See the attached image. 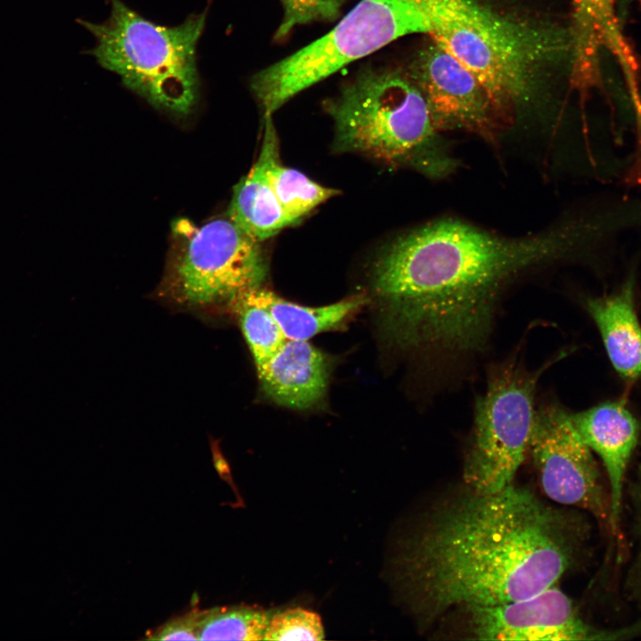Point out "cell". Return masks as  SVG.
Here are the masks:
<instances>
[{"label":"cell","instance_id":"13","mask_svg":"<svg viewBox=\"0 0 641 641\" xmlns=\"http://www.w3.org/2000/svg\"><path fill=\"white\" fill-rule=\"evenodd\" d=\"M256 371L264 394L283 407L306 410L327 394L328 357L305 340L286 339Z\"/></svg>","mask_w":641,"mask_h":641},{"label":"cell","instance_id":"1","mask_svg":"<svg viewBox=\"0 0 641 641\" xmlns=\"http://www.w3.org/2000/svg\"><path fill=\"white\" fill-rule=\"evenodd\" d=\"M599 212L542 231L507 237L457 218L421 224L393 239L371 267L384 329L398 346L434 355L478 352L487 343L501 292L535 267L608 243Z\"/></svg>","mask_w":641,"mask_h":641},{"label":"cell","instance_id":"7","mask_svg":"<svg viewBox=\"0 0 641 641\" xmlns=\"http://www.w3.org/2000/svg\"><path fill=\"white\" fill-rule=\"evenodd\" d=\"M172 232L173 251L160 290L164 297L187 306L232 304L266 280L269 264L262 242L228 217L200 226L178 219Z\"/></svg>","mask_w":641,"mask_h":641},{"label":"cell","instance_id":"14","mask_svg":"<svg viewBox=\"0 0 641 641\" xmlns=\"http://www.w3.org/2000/svg\"><path fill=\"white\" fill-rule=\"evenodd\" d=\"M280 156L272 115H264L259 154L249 172L234 186L227 217L254 239L264 242L288 227L269 178L272 161Z\"/></svg>","mask_w":641,"mask_h":641},{"label":"cell","instance_id":"11","mask_svg":"<svg viewBox=\"0 0 641 641\" xmlns=\"http://www.w3.org/2000/svg\"><path fill=\"white\" fill-rule=\"evenodd\" d=\"M412 79L437 127L464 130L492 139L497 113L481 83L463 64L433 41L415 61Z\"/></svg>","mask_w":641,"mask_h":641},{"label":"cell","instance_id":"23","mask_svg":"<svg viewBox=\"0 0 641 641\" xmlns=\"http://www.w3.org/2000/svg\"><path fill=\"white\" fill-rule=\"evenodd\" d=\"M199 614L200 611H191L169 620L147 634V637L154 640H199Z\"/></svg>","mask_w":641,"mask_h":641},{"label":"cell","instance_id":"6","mask_svg":"<svg viewBox=\"0 0 641 641\" xmlns=\"http://www.w3.org/2000/svg\"><path fill=\"white\" fill-rule=\"evenodd\" d=\"M428 33L423 0H361L329 32L256 73L251 88L265 115L303 90L397 38Z\"/></svg>","mask_w":641,"mask_h":641},{"label":"cell","instance_id":"17","mask_svg":"<svg viewBox=\"0 0 641 641\" xmlns=\"http://www.w3.org/2000/svg\"><path fill=\"white\" fill-rule=\"evenodd\" d=\"M573 52L588 58L604 48L613 55L628 44L621 31L613 0H573Z\"/></svg>","mask_w":641,"mask_h":641},{"label":"cell","instance_id":"2","mask_svg":"<svg viewBox=\"0 0 641 641\" xmlns=\"http://www.w3.org/2000/svg\"><path fill=\"white\" fill-rule=\"evenodd\" d=\"M578 534L571 519L526 488L467 490L430 509L404 540L398 585L427 627L457 609L520 600L556 585L573 562Z\"/></svg>","mask_w":641,"mask_h":641},{"label":"cell","instance_id":"16","mask_svg":"<svg viewBox=\"0 0 641 641\" xmlns=\"http://www.w3.org/2000/svg\"><path fill=\"white\" fill-rule=\"evenodd\" d=\"M242 296L265 308L286 339L305 341L321 332L341 327L367 302L364 295H354L334 304L312 307L288 301L263 287Z\"/></svg>","mask_w":641,"mask_h":641},{"label":"cell","instance_id":"10","mask_svg":"<svg viewBox=\"0 0 641 641\" xmlns=\"http://www.w3.org/2000/svg\"><path fill=\"white\" fill-rule=\"evenodd\" d=\"M528 450L548 498L587 510L611 527L610 501L592 450L573 427L569 413L557 406L535 411Z\"/></svg>","mask_w":641,"mask_h":641},{"label":"cell","instance_id":"9","mask_svg":"<svg viewBox=\"0 0 641 641\" xmlns=\"http://www.w3.org/2000/svg\"><path fill=\"white\" fill-rule=\"evenodd\" d=\"M455 621L452 633L477 640H604L632 634L600 630L586 624L572 601L556 585L530 597L450 612L439 621Z\"/></svg>","mask_w":641,"mask_h":641},{"label":"cell","instance_id":"22","mask_svg":"<svg viewBox=\"0 0 641 641\" xmlns=\"http://www.w3.org/2000/svg\"><path fill=\"white\" fill-rule=\"evenodd\" d=\"M283 17L275 37H285L295 27L312 21L333 20L345 0H280Z\"/></svg>","mask_w":641,"mask_h":641},{"label":"cell","instance_id":"19","mask_svg":"<svg viewBox=\"0 0 641 641\" xmlns=\"http://www.w3.org/2000/svg\"><path fill=\"white\" fill-rule=\"evenodd\" d=\"M270 616L248 605L200 611L199 640H264Z\"/></svg>","mask_w":641,"mask_h":641},{"label":"cell","instance_id":"15","mask_svg":"<svg viewBox=\"0 0 641 641\" xmlns=\"http://www.w3.org/2000/svg\"><path fill=\"white\" fill-rule=\"evenodd\" d=\"M636 264L612 293L586 299L608 358L626 381L641 377V325L635 307Z\"/></svg>","mask_w":641,"mask_h":641},{"label":"cell","instance_id":"4","mask_svg":"<svg viewBox=\"0 0 641 641\" xmlns=\"http://www.w3.org/2000/svg\"><path fill=\"white\" fill-rule=\"evenodd\" d=\"M206 18L203 12L177 26H160L111 0L105 21L80 23L95 38L91 53L101 66L156 109L185 118L199 98L196 46Z\"/></svg>","mask_w":641,"mask_h":641},{"label":"cell","instance_id":"21","mask_svg":"<svg viewBox=\"0 0 641 641\" xmlns=\"http://www.w3.org/2000/svg\"><path fill=\"white\" fill-rule=\"evenodd\" d=\"M325 631L314 612L289 608L270 616L264 640H322Z\"/></svg>","mask_w":641,"mask_h":641},{"label":"cell","instance_id":"3","mask_svg":"<svg viewBox=\"0 0 641 641\" xmlns=\"http://www.w3.org/2000/svg\"><path fill=\"white\" fill-rule=\"evenodd\" d=\"M334 122V150L443 179L459 166L412 78L369 69L325 106Z\"/></svg>","mask_w":641,"mask_h":641},{"label":"cell","instance_id":"20","mask_svg":"<svg viewBox=\"0 0 641 641\" xmlns=\"http://www.w3.org/2000/svg\"><path fill=\"white\" fill-rule=\"evenodd\" d=\"M231 304L237 307L243 336L258 369L281 346L286 337L265 308L243 296Z\"/></svg>","mask_w":641,"mask_h":641},{"label":"cell","instance_id":"5","mask_svg":"<svg viewBox=\"0 0 641 641\" xmlns=\"http://www.w3.org/2000/svg\"><path fill=\"white\" fill-rule=\"evenodd\" d=\"M428 33L483 85L496 113L529 100L543 50L531 30L507 20L476 0H423Z\"/></svg>","mask_w":641,"mask_h":641},{"label":"cell","instance_id":"24","mask_svg":"<svg viewBox=\"0 0 641 641\" xmlns=\"http://www.w3.org/2000/svg\"><path fill=\"white\" fill-rule=\"evenodd\" d=\"M634 495L636 499V503L638 509V516H639V525H640V531H641V464L639 466V469L637 472V479L634 485Z\"/></svg>","mask_w":641,"mask_h":641},{"label":"cell","instance_id":"18","mask_svg":"<svg viewBox=\"0 0 641 641\" xmlns=\"http://www.w3.org/2000/svg\"><path fill=\"white\" fill-rule=\"evenodd\" d=\"M269 178L288 226L299 223L319 205L340 193L323 186L302 172L286 166L280 156L272 163Z\"/></svg>","mask_w":641,"mask_h":641},{"label":"cell","instance_id":"8","mask_svg":"<svg viewBox=\"0 0 641 641\" xmlns=\"http://www.w3.org/2000/svg\"><path fill=\"white\" fill-rule=\"evenodd\" d=\"M548 366L528 372L511 365L490 378L476 402L463 464L467 490L488 494L513 483L529 448L537 382Z\"/></svg>","mask_w":641,"mask_h":641},{"label":"cell","instance_id":"12","mask_svg":"<svg viewBox=\"0 0 641 641\" xmlns=\"http://www.w3.org/2000/svg\"><path fill=\"white\" fill-rule=\"evenodd\" d=\"M570 420L588 447L603 462L609 483L610 523L616 532L621 512L623 481L638 437L639 425L621 401H609L569 414Z\"/></svg>","mask_w":641,"mask_h":641}]
</instances>
